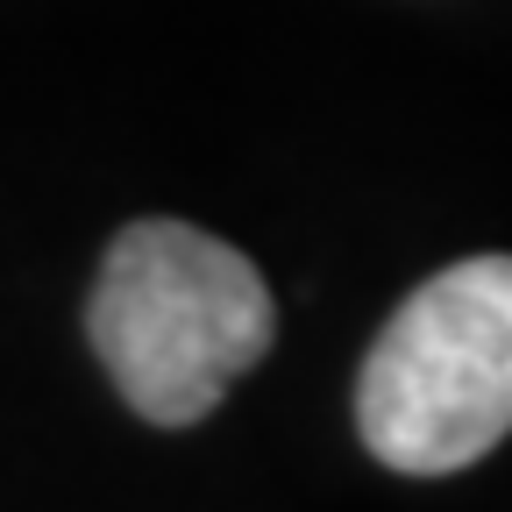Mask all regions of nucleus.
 <instances>
[{
    "label": "nucleus",
    "instance_id": "obj_1",
    "mask_svg": "<svg viewBox=\"0 0 512 512\" xmlns=\"http://www.w3.org/2000/svg\"><path fill=\"white\" fill-rule=\"evenodd\" d=\"M86 335L150 427H192L271 349L278 313L242 249L185 221H136L100 264Z\"/></svg>",
    "mask_w": 512,
    "mask_h": 512
},
{
    "label": "nucleus",
    "instance_id": "obj_2",
    "mask_svg": "<svg viewBox=\"0 0 512 512\" xmlns=\"http://www.w3.org/2000/svg\"><path fill=\"white\" fill-rule=\"evenodd\" d=\"M356 427L384 470L448 477L512 434V256L427 278L363 356Z\"/></svg>",
    "mask_w": 512,
    "mask_h": 512
}]
</instances>
